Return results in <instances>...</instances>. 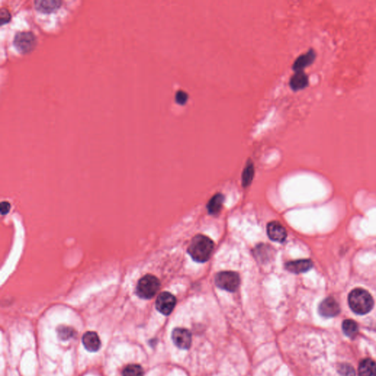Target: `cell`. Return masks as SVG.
<instances>
[{
	"mask_svg": "<svg viewBox=\"0 0 376 376\" xmlns=\"http://www.w3.org/2000/svg\"><path fill=\"white\" fill-rule=\"evenodd\" d=\"M85 348L90 352H96L101 346V341L97 333L94 331L86 332L82 338Z\"/></svg>",
	"mask_w": 376,
	"mask_h": 376,
	"instance_id": "obj_13",
	"label": "cell"
},
{
	"mask_svg": "<svg viewBox=\"0 0 376 376\" xmlns=\"http://www.w3.org/2000/svg\"><path fill=\"white\" fill-rule=\"evenodd\" d=\"M160 287V282L155 276H144L139 280L136 287V294L140 299H151L155 297Z\"/></svg>",
	"mask_w": 376,
	"mask_h": 376,
	"instance_id": "obj_3",
	"label": "cell"
},
{
	"mask_svg": "<svg viewBox=\"0 0 376 376\" xmlns=\"http://www.w3.org/2000/svg\"><path fill=\"white\" fill-rule=\"evenodd\" d=\"M338 370L341 376H355V370L349 364H341L339 365Z\"/></svg>",
	"mask_w": 376,
	"mask_h": 376,
	"instance_id": "obj_20",
	"label": "cell"
},
{
	"mask_svg": "<svg viewBox=\"0 0 376 376\" xmlns=\"http://www.w3.org/2000/svg\"><path fill=\"white\" fill-rule=\"evenodd\" d=\"M359 376H376V365L371 359H365L359 366Z\"/></svg>",
	"mask_w": 376,
	"mask_h": 376,
	"instance_id": "obj_15",
	"label": "cell"
},
{
	"mask_svg": "<svg viewBox=\"0 0 376 376\" xmlns=\"http://www.w3.org/2000/svg\"><path fill=\"white\" fill-rule=\"evenodd\" d=\"M215 282L217 287L228 292H235L240 285V277L233 271H223L217 274Z\"/></svg>",
	"mask_w": 376,
	"mask_h": 376,
	"instance_id": "obj_4",
	"label": "cell"
},
{
	"mask_svg": "<svg viewBox=\"0 0 376 376\" xmlns=\"http://www.w3.org/2000/svg\"><path fill=\"white\" fill-rule=\"evenodd\" d=\"M343 330L345 335L350 338H354L358 333V325L352 320H345L343 323Z\"/></svg>",
	"mask_w": 376,
	"mask_h": 376,
	"instance_id": "obj_18",
	"label": "cell"
},
{
	"mask_svg": "<svg viewBox=\"0 0 376 376\" xmlns=\"http://www.w3.org/2000/svg\"><path fill=\"white\" fill-rule=\"evenodd\" d=\"M34 3L38 11L42 13H51L57 10L62 4V2L57 0H38Z\"/></svg>",
	"mask_w": 376,
	"mask_h": 376,
	"instance_id": "obj_14",
	"label": "cell"
},
{
	"mask_svg": "<svg viewBox=\"0 0 376 376\" xmlns=\"http://www.w3.org/2000/svg\"><path fill=\"white\" fill-rule=\"evenodd\" d=\"M267 234L273 241L283 243L287 238V231L284 227L277 221L269 223L267 226Z\"/></svg>",
	"mask_w": 376,
	"mask_h": 376,
	"instance_id": "obj_9",
	"label": "cell"
},
{
	"mask_svg": "<svg viewBox=\"0 0 376 376\" xmlns=\"http://www.w3.org/2000/svg\"><path fill=\"white\" fill-rule=\"evenodd\" d=\"M348 304L354 312L366 315L373 308L374 300L370 293L362 288H357L349 294Z\"/></svg>",
	"mask_w": 376,
	"mask_h": 376,
	"instance_id": "obj_2",
	"label": "cell"
},
{
	"mask_svg": "<svg viewBox=\"0 0 376 376\" xmlns=\"http://www.w3.org/2000/svg\"><path fill=\"white\" fill-rule=\"evenodd\" d=\"M177 303V299L172 294L163 292L159 295L156 300V308L162 314L169 316L172 312Z\"/></svg>",
	"mask_w": 376,
	"mask_h": 376,
	"instance_id": "obj_6",
	"label": "cell"
},
{
	"mask_svg": "<svg viewBox=\"0 0 376 376\" xmlns=\"http://www.w3.org/2000/svg\"><path fill=\"white\" fill-rule=\"evenodd\" d=\"M316 52L312 49H311L304 55H300L295 60L294 65H293V70L296 72L304 71L305 68L309 67L310 65L313 64V62L316 60Z\"/></svg>",
	"mask_w": 376,
	"mask_h": 376,
	"instance_id": "obj_10",
	"label": "cell"
},
{
	"mask_svg": "<svg viewBox=\"0 0 376 376\" xmlns=\"http://www.w3.org/2000/svg\"><path fill=\"white\" fill-rule=\"evenodd\" d=\"M1 214L3 216L8 214L9 213L10 210H11V204L8 201H3L1 204Z\"/></svg>",
	"mask_w": 376,
	"mask_h": 376,
	"instance_id": "obj_24",
	"label": "cell"
},
{
	"mask_svg": "<svg viewBox=\"0 0 376 376\" xmlns=\"http://www.w3.org/2000/svg\"><path fill=\"white\" fill-rule=\"evenodd\" d=\"M224 201V196L221 194L215 195L207 204V210L211 215H217L221 211Z\"/></svg>",
	"mask_w": 376,
	"mask_h": 376,
	"instance_id": "obj_16",
	"label": "cell"
},
{
	"mask_svg": "<svg viewBox=\"0 0 376 376\" xmlns=\"http://www.w3.org/2000/svg\"><path fill=\"white\" fill-rule=\"evenodd\" d=\"M214 249V243L205 235L195 236L188 247L187 252L193 260L198 262H205L209 260Z\"/></svg>",
	"mask_w": 376,
	"mask_h": 376,
	"instance_id": "obj_1",
	"label": "cell"
},
{
	"mask_svg": "<svg viewBox=\"0 0 376 376\" xmlns=\"http://www.w3.org/2000/svg\"><path fill=\"white\" fill-rule=\"evenodd\" d=\"M123 376H143L144 372L142 367L138 365H130L123 370Z\"/></svg>",
	"mask_w": 376,
	"mask_h": 376,
	"instance_id": "obj_19",
	"label": "cell"
},
{
	"mask_svg": "<svg viewBox=\"0 0 376 376\" xmlns=\"http://www.w3.org/2000/svg\"><path fill=\"white\" fill-rule=\"evenodd\" d=\"M309 85V78L304 71L296 72L289 79V86L294 91L306 89Z\"/></svg>",
	"mask_w": 376,
	"mask_h": 376,
	"instance_id": "obj_11",
	"label": "cell"
},
{
	"mask_svg": "<svg viewBox=\"0 0 376 376\" xmlns=\"http://www.w3.org/2000/svg\"><path fill=\"white\" fill-rule=\"evenodd\" d=\"M188 98H189V96H188L187 93H186L185 91H182V90L178 91L176 93L175 101L178 105L184 106V105L187 103Z\"/></svg>",
	"mask_w": 376,
	"mask_h": 376,
	"instance_id": "obj_21",
	"label": "cell"
},
{
	"mask_svg": "<svg viewBox=\"0 0 376 376\" xmlns=\"http://www.w3.org/2000/svg\"><path fill=\"white\" fill-rule=\"evenodd\" d=\"M72 330L71 328H67V327H64L62 328H60V336L62 339H67L70 338L72 336Z\"/></svg>",
	"mask_w": 376,
	"mask_h": 376,
	"instance_id": "obj_23",
	"label": "cell"
},
{
	"mask_svg": "<svg viewBox=\"0 0 376 376\" xmlns=\"http://www.w3.org/2000/svg\"><path fill=\"white\" fill-rule=\"evenodd\" d=\"M318 311L321 316L325 318H333V317L338 316L339 313L340 312V305L336 300L333 298L328 297L322 301L318 308Z\"/></svg>",
	"mask_w": 376,
	"mask_h": 376,
	"instance_id": "obj_8",
	"label": "cell"
},
{
	"mask_svg": "<svg viewBox=\"0 0 376 376\" xmlns=\"http://www.w3.org/2000/svg\"><path fill=\"white\" fill-rule=\"evenodd\" d=\"M14 45L20 52L29 53L35 49L36 38L31 32H20L15 36Z\"/></svg>",
	"mask_w": 376,
	"mask_h": 376,
	"instance_id": "obj_5",
	"label": "cell"
},
{
	"mask_svg": "<svg viewBox=\"0 0 376 376\" xmlns=\"http://www.w3.org/2000/svg\"><path fill=\"white\" fill-rule=\"evenodd\" d=\"M11 13L5 8H2L0 10V23L2 25L8 23L11 20Z\"/></svg>",
	"mask_w": 376,
	"mask_h": 376,
	"instance_id": "obj_22",
	"label": "cell"
},
{
	"mask_svg": "<svg viewBox=\"0 0 376 376\" xmlns=\"http://www.w3.org/2000/svg\"><path fill=\"white\" fill-rule=\"evenodd\" d=\"M286 269L294 274H302L307 272L313 267V263L310 260H299L287 262L285 265Z\"/></svg>",
	"mask_w": 376,
	"mask_h": 376,
	"instance_id": "obj_12",
	"label": "cell"
},
{
	"mask_svg": "<svg viewBox=\"0 0 376 376\" xmlns=\"http://www.w3.org/2000/svg\"><path fill=\"white\" fill-rule=\"evenodd\" d=\"M254 175H255V167L252 161L249 160L243 172V187H247L252 182Z\"/></svg>",
	"mask_w": 376,
	"mask_h": 376,
	"instance_id": "obj_17",
	"label": "cell"
},
{
	"mask_svg": "<svg viewBox=\"0 0 376 376\" xmlns=\"http://www.w3.org/2000/svg\"><path fill=\"white\" fill-rule=\"evenodd\" d=\"M172 340L174 344L181 349H188L192 343L191 332L183 328H177L172 332Z\"/></svg>",
	"mask_w": 376,
	"mask_h": 376,
	"instance_id": "obj_7",
	"label": "cell"
}]
</instances>
